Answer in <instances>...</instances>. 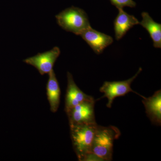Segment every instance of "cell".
<instances>
[{"mask_svg":"<svg viewBox=\"0 0 161 161\" xmlns=\"http://www.w3.org/2000/svg\"><path fill=\"white\" fill-rule=\"evenodd\" d=\"M142 20L139 24L145 28L153 41V45L155 48H161V24L155 22L148 13H142Z\"/></svg>","mask_w":161,"mask_h":161,"instance_id":"7c38bea8","label":"cell"},{"mask_svg":"<svg viewBox=\"0 0 161 161\" xmlns=\"http://www.w3.org/2000/svg\"><path fill=\"white\" fill-rule=\"evenodd\" d=\"M80 36L97 54L102 53L113 42L111 36L97 31L92 27L82 32Z\"/></svg>","mask_w":161,"mask_h":161,"instance_id":"ba28073f","label":"cell"},{"mask_svg":"<svg viewBox=\"0 0 161 161\" xmlns=\"http://www.w3.org/2000/svg\"><path fill=\"white\" fill-rule=\"evenodd\" d=\"M48 75V79L46 86L47 96L51 111L55 113L58 111L60 105V86L53 69Z\"/></svg>","mask_w":161,"mask_h":161,"instance_id":"8fae6325","label":"cell"},{"mask_svg":"<svg viewBox=\"0 0 161 161\" xmlns=\"http://www.w3.org/2000/svg\"><path fill=\"white\" fill-rule=\"evenodd\" d=\"M118 9V14L114 20V28L115 39L119 40L131 28L139 24L140 22L135 16L127 13L123 9Z\"/></svg>","mask_w":161,"mask_h":161,"instance_id":"9c48e42d","label":"cell"},{"mask_svg":"<svg viewBox=\"0 0 161 161\" xmlns=\"http://www.w3.org/2000/svg\"><path fill=\"white\" fill-rule=\"evenodd\" d=\"M55 17L58 25L62 29L78 36L92 27L86 13L76 7L64 9Z\"/></svg>","mask_w":161,"mask_h":161,"instance_id":"3957f363","label":"cell"},{"mask_svg":"<svg viewBox=\"0 0 161 161\" xmlns=\"http://www.w3.org/2000/svg\"><path fill=\"white\" fill-rule=\"evenodd\" d=\"M112 5L118 9H123L124 7L133 8L136 6V3L133 0H110Z\"/></svg>","mask_w":161,"mask_h":161,"instance_id":"4fadbf2b","label":"cell"},{"mask_svg":"<svg viewBox=\"0 0 161 161\" xmlns=\"http://www.w3.org/2000/svg\"><path fill=\"white\" fill-rule=\"evenodd\" d=\"M69 126L74 150L78 160L84 161L87 156L92 153V143L98 125L96 122Z\"/></svg>","mask_w":161,"mask_h":161,"instance_id":"6da1fadb","label":"cell"},{"mask_svg":"<svg viewBox=\"0 0 161 161\" xmlns=\"http://www.w3.org/2000/svg\"><path fill=\"white\" fill-rule=\"evenodd\" d=\"M117 127L98 125L95 132L92 148V153L101 161H111L113 155V143L120 136Z\"/></svg>","mask_w":161,"mask_h":161,"instance_id":"7a4b0ae2","label":"cell"},{"mask_svg":"<svg viewBox=\"0 0 161 161\" xmlns=\"http://www.w3.org/2000/svg\"><path fill=\"white\" fill-rule=\"evenodd\" d=\"M142 103L147 116L153 125H161V92H156L151 97L143 98Z\"/></svg>","mask_w":161,"mask_h":161,"instance_id":"30bf717a","label":"cell"},{"mask_svg":"<svg viewBox=\"0 0 161 161\" xmlns=\"http://www.w3.org/2000/svg\"><path fill=\"white\" fill-rule=\"evenodd\" d=\"M60 54L58 47H55L50 50L39 53L37 54L26 58L23 60L24 63L34 67L40 75L48 74L53 69L56 60Z\"/></svg>","mask_w":161,"mask_h":161,"instance_id":"5b68a950","label":"cell"},{"mask_svg":"<svg viewBox=\"0 0 161 161\" xmlns=\"http://www.w3.org/2000/svg\"><path fill=\"white\" fill-rule=\"evenodd\" d=\"M67 86L65 98V112L76 106L85 102L95 100L92 96L85 94L75 83L73 75L69 72L67 74Z\"/></svg>","mask_w":161,"mask_h":161,"instance_id":"52a82bcc","label":"cell"},{"mask_svg":"<svg viewBox=\"0 0 161 161\" xmlns=\"http://www.w3.org/2000/svg\"><path fill=\"white\" fill-rule=\"evenodd\" d=\"M142 71V68H140L138 72L135 75L128 80L112 82L105 81L104 82L99 91L102 93H104L103 96L102 98L106 97L108 98V102L106 105L108 108H111L113 101L115 98L119 96H125L130 92L135 93L142 98H144V96L133 91L131 87L132 81L135 80Z\"/></svg>","mask_w":161,"mask_h":161,"instance_id":"277c9868","label":"cell"},{"mask_svg":"<svg viewBox=\"0 0 161 161\" xmlns=\"http://www.w3.org/2000/svg\"><path fill=\"white\" fill-rule=\"evenodd\" d=\"M95 104V100L85 102L66 111L69 125L96 123Z\"/></svg>","mask_w":161,"mask_h":161,"instance_id":"8992f818","label":"cell"}]
</instances>
